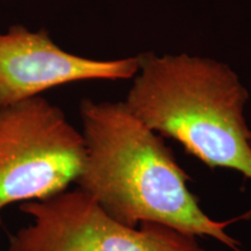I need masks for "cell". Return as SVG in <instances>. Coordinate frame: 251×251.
I'll use <instances>...</instances> for the list:
<instances>
[{
    "label": "cell",
    "instance_id": "cell-3",
    "mask_svg": "<svg viewBox=\"0 0 251 251\" xmlns=\"http://www.w3.org/2000/svg\"><path fill=\"white\" fill-rule=\"evenodd\" d=\"M84 159L81 131L56 105L35 96L0 106V225L6 206L67 190Z\"/></svg>",
    "mask_w": 251,
    "mask_h": 251
},
{
    "label": "cell",
    "instance_id": "cell-2",
    "mask_svg": "<svg viewBox=\"0 0 251 251\" xmlns=\"http://www.w3.org/2000/svg\"><path fill=\"white\" fill-rule=\"evenodd\" d=\"M249 91L233 69L188 54L139 55L126 106L156 134L171 137L207 166L251 180Z\"/></svg>",
    "mask_w": 251,
    "mask_h": 251
},
{
    "label": "cell",
    "instance_id": "cell-1",
    "mask_svg": "<svg viewBox=\"0 0 251 251\" xmlns=\"http://www.w3.org/2000/svg\"><path fill=\"white\" fill-rule=\"evenodd\" d=\"M79 114L85 159L75 183L113 219L133 228L144 222L165 225L243 251L227 228L249 219L251 208L227 221L209 218L188 190L190 176L169 147L125 101L83 99Z\"/></svg>",
    "mask_w": 251,
    "mask_h": 251
},
{
    "label": "cell",
    "instance_id": "cell-6",
    "mask_svg": "<svg viewBox=\"0 0 251 251\" xmlns=\"http://www.w3.org/2000/svg\"><path fill=\"white\" fill-rule=\"evenodd\" d=\"M249 143H250V147H251V129H250V133H249Z\"/></svg>",
    "mask_w": 251,
    "mask_h": 251
},
{
    "label": "cell",
    "instance_id": "cell-4",
    "mask_svg": "<svg viewBox=\"0 0 251 251\" xmlns=\"http://www.w3.org/2000/svg\"><path fill=\"white\" fill-rule=\"evenodd\" d=\"M20 211L33 224L11 237L7 251H206L196 236L165 225L121 224L79 187L23 202Z\"/></svg>",
    "mask_w": 251,
    "mask_h": 251
},
{
    "label": "cell",
    "instance_id": "cell-5",
    "mask_svg": "<svg viewBox=\"0 0 251 251\" xmlns=\"http://www.w3.org/2000/svg\"><path fill=\"white\" fill-rule=\"evenodd\" d=\"M137 70L139 56L81 57L59 48L46 29L30 31L17 25L0 34V106L75 81L130 79Z\"/></svg>",
    "mask_w": 251,
    "mask_h": 251
}]
</instances>
